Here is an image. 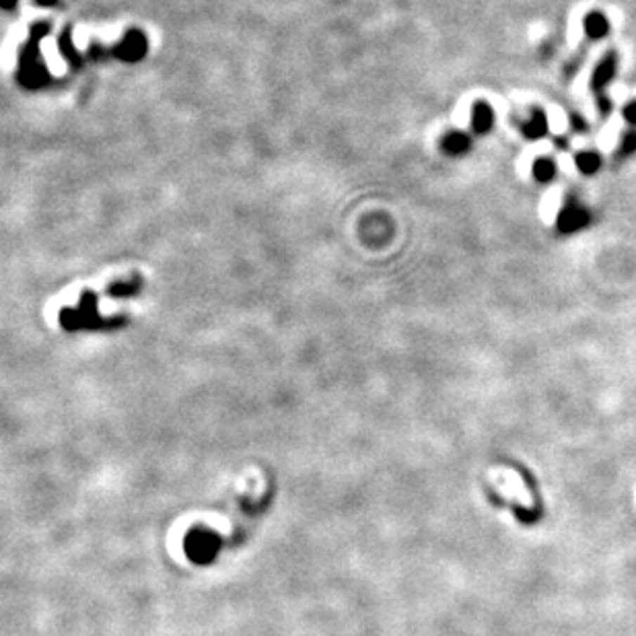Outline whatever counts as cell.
Masks as SVG:
<instances>
[{
    "mask_svg": "<svg viewBox=\"0 0 636 636\" xmlns=\"http://www.w3.org/2000/svg\"><path fill=\"white\" fill-rule=\"evenodd\" d=\"M622 116H624V119H626L630 126H636V101L628 103V105L622 110Z\"/></svg>",
    "mask_w": 636,
    "mask_h": 636,
    "instance_id": "11",
    "label": "cell"
},
{
    "mask_svg": "<svg viewBox=\"0 0 636 636\" xmlns=\"http://www.w3.org/2000/svg\"><path fill=\"white\" fill-rule=\"evenodd\" d=\"M591 223V214H589V210L585 208V206H580L577 202H571L566 204L562 210H560V214H558V221H556V225H558V231L560 233H577L580 229H585L587 225Z\"/></svg>",
    "mask_w": 636,
    "mask_h": 636,
    "instance_id": "1",
    "label": "cell"
},
{
    "mask_svg": "<svg viewBox=\"0 0 636 636\" xmlns=\"http://www.w3.org/2000/svg\"><path fill=\"white\" fill-rule=\"evenodd\" d=\"M37 4H41V6H50V4H56V0H37Z\"/></svg>",
    "mask_w": 636,
    "mask_h": 636,
    "instance_id": "14",
    "label": "cell"
},
{
    "mask_svg": "<svg viewBox=\"0 0 636 636\" xmlns=\"http://www.w3.org/2000/svg\"><path fill=\"white\" fill-rule=\"evenodd\" d=\"M17 2H19V0H2V8H4V11H11V8H15Z\"/></svg>",
    "mask_w": 636,
    "mask_h": 636,
    "instance_id": "13",
    "label": "cell"
},
{
    "mask_svg": "<svg viewBox=\"0 0 636 636\" xmlns=\"http://www.w3.org/2000/svg\"><path fill=\"white\" fill-rule=\"evenodd\" d=\"M616 70H618V58L616 54H607L606 58L602 60L591 77V87L595 89L597 93H604V89L614 81L616 77Z\"/></svg>",
    "mask_w": 636,
    "mask_h": 636,
    "instance_id": "2",
    "label": "cell"
},
{
    "mask_svg": "<svg viewBox=\"0 0 636 636\" xmlns=\"http://www.w3.org/2000/svg\"><path fill=\"white\" fill-rule=\"evenodd\" d=\"M575 163H577L578 171L583 175H593L599 171L602 167V157L593 150H585V152H578L575 157Z\"/></svg>",
    "mask_w": 636,
    "mask_h": 636,
    "instance_id": "7",
    "label": "cell"
},
{
    "mask_svg": "<svg viewBox=\"0 0 636 636\" xmlns=\"http://www.w3.org/2000/svg\"><path fill=\"white\" fill-rule=\"evenodd\" d=\"M556 145H558V148H569V146H566V141H564V138H556Z\"/></svg>",
    "mask_w": 636,
    "mask_h": 636,
    "instance_id": "15",
    "label": "cell"
},
{
    "mask_svg": "<svg viewBox=\"0 0 636 636\" xmlns=\"http://www.w3.org/2000/svg\"><path fill=\"white\" fill-rule=\"evenodd\" d=\"M597 108H599L602 116H607L611 112V101H609L606 93H597Z\"/></svg>",
    "mask_w": 636,
    "mask_h": 636,
    "instance_id": "10",
    "label": "cell"
},
{
    "mask_svg": "<svg viewBox=\"0 0 636 636\" xmlns=\"http://www.w3.org/2000/svg\"><path fill=\"white\" fill-rule=\"evenodd\" d=\"M571 126H573V130H577V132H587V124L583 122V117L571 116Z\"/></svg>",
    "mask_w": 636,
    "mask_h": 636,
    "instance_id": "12",
    "label": "cell"
},
{
    "mask_svg": "<svg viewBox=\"0 0 636 636\" xmlns=\"http://www.w3.org/2000/svg\"><path fill=\"white\" fill-rule=\"evenodd\" d=\"M585 33L591 37V39H602V37H606L607 33H609V21H607V17L604 13H599V11H593V13H589L587 17H585Z\"/></svg>",
    "mask_w": 636,
    "mask_h": 636,
    "instance_id": "5",
    "label": "cell"
},
{
    "mask_svg": "<svg viewBox=\"0 0 636 636\" xmlns=\"http://www.w3.org/2000/svg\"><path fill=\"white\" fill-rule=\"evenodd\" d=\"M636 152V132H628L622 136V143L618 148V157H630Z\"/></svg>",
    "mask_w": 636,
    "mask_h": 636,
    "instance_id": "9",
    "label": "cell"
},
{
    "mask_svg": "<svg viewBox=\"0 0 636 636\" xmlns=\"http://www.w3.org/2000/svg\"><path fill=\"white\" fill-rule=\"evenodd\" d=\"M554 175H556V165H554L552 159H538L533 163V177L540 183H548L554 179Z\"/></svg>",
    "mask_w": 636,
    "mask_h": 636,
    "instance_id": "8",
    "label": "cell"
},
{
    "mask_svg": "<svg viewBox=\"0 0 636 636\" xmlns=\"http://www.w3.org/2000/svg\"><path fill=\"white\" fill-rule=\"evenodd\" d=\"M494 126V114H492L491 105L488 103H476L474 110H472V130L476 134H486L491 132V128Z\"/></svg>",
    "mask_w": 636,
    "mask_h": 636,
    "instance_id": "4",
    "label": "cell"
},
{
    "mask_svg": "<svg viewBox=\"0 0 636 636\" xmlns=\"http://www.w3.org/2000/svg\"><path fill=\"white\" fill-rule=\"evenodd\" d=\"M521 130H523V136L529 141L544 138L548 134V117L542 110H533L529 119L521 126Z\"/></svg>",
    "mask_w": 636,
    "mask_h": 636,
    "instance_id": "3",
    "label": "cell"
},
{
    "mask_svg": "<svg viewBox=\"0 0 636 636\" xmlns=\"http://www.w3.org/2000/svg\"><path fill=\"white\" fill-rule=\"evenodd\" d=\"M441 145H443V150H445L447 155L460 157V155H465V152L469 150L472 141H469V136L463 134V132H449V134L443 138Z\"/></svg>",
    "mask_w": 636,
    "mask_h": 636,
    "instance_id": "6",
    "label": "cell"
}]
</instances>
